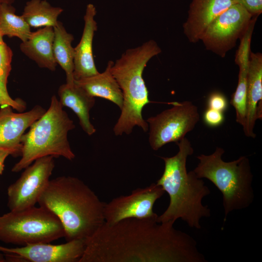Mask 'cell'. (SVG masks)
I'll use <instances>...</instances> for the list:
<instances>
[{"label": "cell", "instance_id": "1", "mask_svg": "<svg viewBox=\"0 0 262 262\" xmlns=\"http://www.w3.org/2000/svg\"><path fill=\"white\" fill-rule=\"evenodd\" d=\"M157 217L104 222L86 240L79 262H207L188 234Z\"/></svg>", "mask_w": 262, "mask_h": 262}, {"label": "cell", "instance_id": "2", "mask_svg": "<svg viewBox=\"0 0 262 262\" xmlns=\"http://www.w3.org/2000/svg\"><path fill=\"white\" fill-rule=\"evenodd\" d=\"M38 203L60 220L66 241L86 240L105 222V203L76 177L61 176L49 180Z\"/></svg>", "mask_w": 262, "mask_h": 262}, {"label": "cell", "instance_id": "3", "mask_svg": "<svg viewBox=\"0 0 262 262\" xmlns=\"http://www.w3.org/2000/svg\"><path fill=\"white\" fill-rule=\"evenodd\" d=\"M178 153L171 157H160L164 163V169L156 183L161 186L169 196L166 210L157 218L159 223H174L181 219L191 228L200 229V219L211 216L208 206L202 204L203 198L211 191L201 179L193 171L187 172L186 161L194 149L186 137L176 143Z\"/></svg>", "mask_w": 262, "mask_h": 262}, {"label": "cell", "instance_id": "4", "mask_svg": "<svg viewBox=\"0 0 262 262\" xmlns=\"http://www.w3.org/2000/svg\"><path fill=\"white\" fill-rule=\"evenodd\" d=\"M161 52L157 43L150 40L139 47L127 49L114 62L111 71L123 97L121 112L113 129L115 135L129 134L135 126L145 132L148 131V124L143 117L142 111L152 102L148 98L143 73L147 62Z\"/></svg>", "mask_w": 262, "mask_h": 262}, {"label": "cell", "instance_id": "5", "mask_svg": "<svg viewBox=\"0 0 262 262\" xmlns=\"http://www.w3.org/2000/svg\"><path fill=\"white\" fill-rule=\"evenodd\" d=\"M63 107L57 97L52 96L48 110L22 136L21 158L12 167V172H18L45 156L63 157L70 161L75 158L67 134L75 126Z\"/></svg>", "mask_w": 262, "mask_h": 262}, {"label": "cell", "instance_id": "6", "mask_svg": "<svg viewBox=\"0 0 262 262\" xmlns=\"http://www.w3.org/2000/svg\"><path fill=\"white\" fill-rule=\"evenodd\" d=\"M223 148L216 147L210 155L196 157L199 162L193 170L199 179L211 181L223 195L224 222L232 211L246 209L253 202V175L249 159L245 156L231 162H225Z\"/></svg>", "mask_w": 262, "mask_h": 262}, {"label": "cell", "instance_id": "7", "mask_svg": "<svg viewBox=\"0 0 262 262\" xmlns=\"http://www.w3.org/2000/svg\"><path fill=\"white\" fill-rule=\"evenodd\" d=\"M63 226L50 210L35 206L0 216V241L22 246L65 237Z\"/></svg>", "mask_w": 262, "mask_h": 262}, {"label": "cell", "instance_id": "8", "mask_svg": "<svg viewBox=\"0 0 262 262\" xmlns=\"http://www.w3.org/2000/svg\"><path fill=\"white\" fill-rule=\"evenodd\" d=\"M173 107L146 120L149 127V143L154 150L177 143L192 131L200 119L198 108L192 102H170Z\"/></svg>", "mask_w": 262, "mask_h": 262}, {"label": "cell", "instance_id": "9", "mask_svg": "<svg viewBox=\"0 0 262 262\" xmlns=\"http://www.w3.org/2000/svg\"><path fill=\"white\" fill-rule=\"evenodd\" d=\"M253 16L235 3L218 16L207 28L201 40L206 49L221 57L236 45L247 31Z\"/></svg>", "mask_w": 262, "mask_h": 262}, {"label": "cell", "instance_id": "10", "mask_svg": "<svg viewBox=\"0 0 262 262\" xmlns=\"http://www.w3.org/2000/svg\"><path fill=\"white\" fill-rule=\"evenodd\" d=\"M7 189V206L11 211L35 206L48 185L55 166L54 157L35 160Z\"/></svg>", "mask_w": 262, "mask_h": 262}, {"label": "cell", "instance_id": "11", "mask_svg": "<svg viewBox=\"0 0 262 262\" xmlns=\"http://www.w3.org/2000/svg\"><path fill=\"white\" fill-rule=\"evenodd\" d=\"M164 193L161 186L153 183L145 188L134 190L130 195L114 198L104 206L105 222L113 224L127 218L157 217L153 207Z\"/></svg>", "mask_w": 262, "mask_h": 262}, {"label": "cell", "instance_id": "12", "mask_svg": "<svg viewBox=\"0 0 262 262\" xmlns=\"http://www.w3.org/2000/svg\"><path fill=\"white\" fill-rule=\"evenodd\" d=\"M86 246V240L67 241L60 245L37 243L21 247L0 246L6 261L24 262H79Z\"/></svg>", "mask_w": 262, "mask_h": 262}, {"label": "cell", "instance_id": "13", "mask_svg": "<svg viewBox=\"0 0 262 262\" xmlns=\"http://www.w3.org/2000/svg\"><path fill=\"white\" fill-rule=\"evenodd\" d=\"M9 105L0 109V149L8 150L13 157L21 156V139L25 131L46 110L35 105L25 112L15 113Z\"/></svg>", "mask_w": 262, "mask_h": 262}, {"label": "cell", "instance_id": "14", "mask_svg": "<svg viewBox=\"0 0 262 262\" xmlns=\"http://www.w3.org/2000/svg\"><path fill=\"white\" fill-rule=\"evenodd\" d=\"M235 3V0H192L187 18L183 25L188 40L192 43L200 40L213 21Z\"/></svg>", "mask_w": 262, "mask_h": 262}, {"label": "cell", "instance_id": "15", "mask_svg": "<svg viewBox=\"0 0 262 262\" xmlns=\"http://www.w3.org/2000/svg\"><path fill=\"white\" fill-rule=\"evenodd\" d=\"M97 11L92 3L86 6L84 16V25L82 38L74 48V80L89 77L99 73L93 58V40L97 30V23L95 20Z\"/></svg>", "mask_w": 262, "mask_h": 262}, {"label": "cell", "instance_id": "16", "mask_svg": "<svg viewBox=\"0 0 262 262\" xmlns=\"http://www.w3.org/2000/svg\"><path fill=\"white\" fill-rule=\"evenodd\" d=\"M262 101V54L250 52L247 78L246 112L243 130L247 137L255 138L254 128L259 119L258 105Z\"/></svg>", "mask_w": 262, "mask_h": 262}, {"label": "cell", "instance_id": "17", "mask_svg": "<svg viewBox=\"0 0 262 262\" xmlns=\"http://www.w3.org/2000/svg\"><path fill=\"white\" fill-rule=\"evenodd\" d=\"M58 94L62 106L70 108L77 115L83 131L88 135H93L96 130L90 121L89 112L95 103V98L75 82L61 85Z\"/></svg>", "mask_w": 262, "mask_h": 262}, {"label": "cell", "instance_id": "18", "mask_svg": "<svg viewBox=\"0 0 262 262\" xmlns=\"http://www.w3.org/2000/svg\"><path fill=\"white\" fill-rule=\"evenodd\" d=\"M253 29L248 28L241 38L235 62L239 67L238 82L231 96L230 104L236 112V121L244 126L246 112L247 78L249 60L250 46Z\"/></svg>", "mask_w": 262, "mask_h": 262}, {"label": "cell", "instance_id": "19", "mask_svg": "<svg viewBox=\"0 0 262 262\" xmlns=\"http://www.w3.org/2000/svg\"><path fill=\"white\" fill-rule=\"evenodd\" d=\"M53 27H45L32 32L28 39L20 45L21 51L41 68L56 69L57 63L53 53Z\"/></svg>", "mask_w": 262, "mask_h": 262}, {"label": "cell", "instance_id": "20", "mask_svg": "<svg viewBox=\"0 0 262 262\" xmlns=\"http://www.w3.org/2000/svg\"><path fill=\"white\" fill-rule=\"evenodd\" d=\"M113 64V61H109L103 72L74 80V82L91 96L109 100L116 104L121 110L123 103V94L111 71Z\"/></svg>", "mask_w": 262, "mask_h": 262}, {"label": "cell", "instance_id": "21", "mask_svg": "<svg viewBox=\"0 0 262 262\" xmlns=\"http://www.w3.org/2000/svg\"><path fill=\"white\" fill-rule=\"evenodd\" d=\"M53 29V53L55 60L66 73V83L72 84L74 82V48L72 46L74 36L66 31L60 21H58Z\"/></svg>", "mask_w": 262, "mask_h": 262}, {"label": "cell", "instance_id": "22", "mask_svg": "<svg viewBox=\"0 0 262 262\" xmlns=\"http://www.w3.org/2000/svg\"><path fill=\"white\" fill-rule=\"evenodd\" d=\"M63 11L53 7L46 0H30L27 2L21 15L30 27H54Z\"/></svg>", "mask_w": 262, "mask_h": 262}, {"label": "cell", "instance_id": "23", "mask_svg": "<svg viewBox=\"0 0 262 262\" xmlns=\"http://www.w3.org/2000/svg\"><path fill=\"white\" fill-rule=\"evenodd\" d=\"M0 31L3 36L17 37L22 42L26 41L32 33L22 16L16 15L15 7L6 3L0 7Z\"/></svg>", "mask_w": 262, "mask_h": 262}, {"label": "cell", "instance_id": "24", "mask_svg": "<svg viewBox=\"0 0 262 262\" xmlns=\"http://www.w3.org/2000/svg\"><path fill=\"white\" fill-rule=\"evenodd\" d=\"M13 55L12 49L5 42L0 45V88L6 94H9L7 84Z\"/></svg>", "mask_w": 262, "mask_h": 262}, {"label": "cell", "instance_id": "25", "mask_svg": "<svg viewBox=\"0 0 262 262\" xmlns=\"http://www.w3.org/2000/svg\"><path fill=\"white\" fill-rule=\"evenodd\" d=\"M207 105L209 108L224 113L228 107V101L226 96L222 93L214 92L209 96Z\"/></svg>", "mask_w": 262, "mask_h": 262}, {"label": "cell", "instance_id": "26", "mask_svg": "<svg viewBox=\"0 0 262 262\" xmlns=\"http://www.w3.org/2000/svg\"><path fill=\"white\" fill-rule=\"evenodd\" d=\"M205 124L210 127H217L220 126L225 120L223 112L208 108L203 115Z\"/></svg>", "mask_w": 262, "mask_h": 262}, {"label": "cell", "instance_id": "27", "mask_svg": "<svg viewBox=\"0 0 262 262\" xmlns=\"http://www.w3.org/2000/svg\"><path fill=\"white\" fill-rule=\"evenodd\" d=\"M0 105H9L19 112H23L26 108V104L25 101L18 98L13 99L9 94L4 93L0 88Z\"/></svg>", "mask_w": 262, "mask_h": 262}, {"label": "cell", "instance_id": "28", "mask_svg": "<svg viewBox=\"0 0 262 262\" xmlns=\"http://www.w3.org/2000/svg\"><path fill=\"white\" fill-rule=\"evenodd\" d=\"M235 2L243 7L253 16H258L262 12V0H235Z\"/></svg>", "mask_w": 262, "mask_h": 262}, {"label": "cell", "instance_id": "29", "mask_svg": "<svg viewBox=\"0 0 262 262\" xmlns=\"http://www.w3.org/2000/svg\"><path fill=\"white\" fill-rule=\"evenodd\" d=\"M9 155H11V153L8 150L0 149V175L2 174L4 170V162Z\"/></svg>", "mask_w": 262, "mask_h": 262}, {"label": "cell", "instance_id": "30", "mask_svg": "<svg viewBox=\"0 0 262 262\" xmlns=\"http://www.w3.org/2000/svg\"><path fill=\"white\" fill-rule=\"evenodd\" d=\"M15 0H0V7L2 4H12L14 3Z\"/></svg>", "mask_w": 262, "mask_h": 262}, {"label": "cell", "instance_id": "31", "mask_svg": "<svg viewBox=\"0 0 262 262\" xmlns=\"http://www.w3.org/2000/svg\"><path fill=\"white\" fill-rule=\"evenodd\" d=\"M6 262L4 255L0 251V262Z\"/></svg>", "mask_w": 262, "mask_h": 262}, {"label": "cell", "instance_id": "32", "mask_svg": "<svg viewBox=\"0 0 262 262\" xmlns=\"http://www.w3.org/2000/svg\"><path fill=\"white\" fill-rule=\"evenodd\" d=\"M3 35H2L1 31H0V45L2 44L3 42H4L3 41Z\"/></svg>", "mask_w": 262, "mask_h": 262}]
</instances>
